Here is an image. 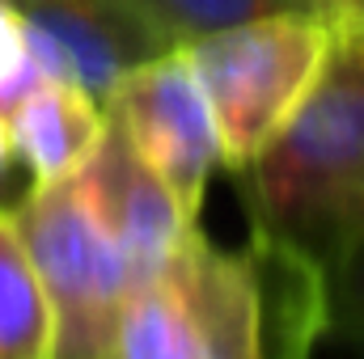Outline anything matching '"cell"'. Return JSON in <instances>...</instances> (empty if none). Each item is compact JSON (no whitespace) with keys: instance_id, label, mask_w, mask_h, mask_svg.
Returning <instances> with one entry per match:
<instances>
[{"instance_id":"9","label":"cell","mask_w":364,"mask_h":359,"mask_svg":"<svg viewBox=\"0 0 364 359\" xmlns=\"http://www.w3.org/2000/svg\"><path fill=\"white\" fill-rule=\"evenodd\" d=\"M114 359H208V347L166 270L136 283L119 326Z\"/></svg>"},{"instance_id":"8","label":"cell","mask_w":364,"mask_h":359,"mask_svg":"<svg viewBox=\"0 0 364 359\" xmlns=\"http://www.w3.org/2000/svg\"><path fill=\"white\" fill-rule=\"evenodd\" d=\"M0 359H55V313L13 207H0Z\"/></svg>"},{"instance_id":"14","label":"cell","mask_w":364,"mask_h":359,"mask_svg":"<svg viewBox=\"0 0 364 359\" xmlns=\"http://www.w3.org/2000/svg\"><path fill=\"white\" fill-rule=\"evenodd\" d=\"M13 157H17V153H13V131H9V118L0 114V178L9 174V165H13Z\"/></svg>"},{"instance_id":"10","label":"cell","mask_w":364,"mask_h":359,"mask_svg":"<svg viewBox=\"0 0 364 359\" xmlns=\"http://www.w3.org/2000/svg\"><path fill=\"white\" fill-rule=\"evenodd\" d=\"M132 4L166 51L191 47L208 34L233 30L255 17H272L288 9H318L314 0H132Z\"/></svg>"},{"instance_id":"7","label":"cell","mask_w":364,"mask_h":359,"mask_svg":"<svg viewBox=\"0 0 364 359\" xmlns=\"http://www.w3.org/2000/svg\"><path fill=\"white\" fill-rule=\"evenodd\" d=\"M13 153L38 182L77 178L106 136V106L73 81L38 77V85L26 93L9 114Z\"/></svg>"},{"instance_id":"6","label":"cell","mask_w":364,"mask_h":359,"mask_svg":"<svg viewBox=\"0 0 364 359\" xmlns=\"http://www.w3.org/2000/svg\"><path fill=\"white\" fill-rule=\"evenodd\" d=\"M77 182L93 203L97 220L106 224V233L114 237V245L123 250L136 283L166 270L182 241L199 228V220L182 211L174 190L144 165V157L127 144V136L114 123H106V136Z\"/></svg>"},{"instance_id":"13","label":"cell","mask_w":364,"mask_h":359,"mask_svg":"<svg viewBox=\"0 0 364 359\" xmlns=\"http://www.w3.org/2000/svg\"><path fill=\"white\" fill-rule=\"evenodd\" d=\"M322 13L331 30H356L364 34V0H322Z\"/></svg>"},{"instance_id":"2","label":"cell","mask_w":364,"mask_h":359,"mask_svg":"<svg viewBox=\"0 0 364 359\" xmlns=\"http://www.w3.org/2000/svg\"><path fill=\"white\" fill-rule=\"evenodd\" d=\"M182 51L212 106L225 170L242 174L314 89L331 51V21L322 9H288L208 34Z\"/></svg>"},{"instance_id":"15","label":"cell","mask_w":364,"mask_h":359,"mask_svg":"<svg viewBox=\"0 0 364 359\" xmlns=\"http://www.w3.org/2000/svg\"><path fill=\"white\" fill-rule=\"evenodd\" d=\"M314 4H318V9H322V0H314Z\"/></svg>"},{"instance_id":"5","label":"cell","mask_w":364,"mask_h":359,"mask_svg":"<svg viewBox=\"0 0 364 359\" xmlns=\"http://www.w3.org/2000/svg\"><path fill=\"white\" fill-rule=\"evenodd\" d=\"M38 77L73 81L102 106L119 81L166 47L132 0H17Z\"/></svg>"},{"instance_id":"1","label":"cell","mask_w":364,"mask_h":359,"mask_svg":"<svg viewBox=\"0 0 364 359\" xmlns=\"http://www.w3.org/2000/svg\"><path fill=\"white\" fill-rule=\"evenodd\" d=\"M250 233L331 270L364 241V34L331 30L326 64L250 170Z\"/></svg>"},{"instance_id":"3","label":"cell","mask_w":364,"mask_h":359,"mask_svg":"<svg viewBox=\"0 0 364 359\" xmlns=\"http://www.w3.org/2000/svg\"><path fill=\"white\" fill-rule=\"evenodd\" d=\"M13 220L55 313V359H114L136 275L81 182H34Z\"/></svg>"},{"instance_id":"11","label":"cell","mask_w":364,"mask_h":359,"mask_svg":"<svg viewBox=\"0 0 364 359\" xmlns=\"http://www.w3.org/2000/svg\"><path fill=\"white\" fill-rule=\"evenodd\" d=\"M326 338L364 351V241L326 270Z\"/></svg>"},{"instance_id":"12","label":"cell","mask_w":364,"mask_h":359,"mask_svg":"<svg viewBox=\"0 0 364 359\" xmlns=\"http://www.w3.org/2000/svg\"><path fill=\"white\" fill-rule=\"evenodd\" d=\"M34 85H38V64L30 55L26 17L17 0H0V114H9Z\"/></svg>"},{"instance_id":"4","label":"cell","mask_w":364,"mask_h":359,"mask_svg":"<svg viewBox=\"0 0 364 359\" xmlns=\"http://www.w3.org/2000/svg\"><path fill=\"white\" fill-rule=\"evenodd\" d=\"M106 114L144 157V165L174 190L182 211L199 220L208 182L225 165V157L212 106L186 51L174 47L132 68L106 97Z\"/></svg>"}]
</instances>
